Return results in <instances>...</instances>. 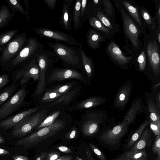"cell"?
<instances>
[{"mask_svg":"<svg viewBox=\"0 0 160 160\" xmlns=\"http://www.w3.org/2000/svg\"><path fill=\"white\" fill-rule=\"evenodd\" d=\"M80 51L82 64L88 78L90 80L94 73V68L91 58L88 57L82 48H79Z\"/></svg>","mask_w":160,"mask_h":160,"instance_id":"d4e9b609","label":"cell"},{"mask_svg":"<svg viewBox=\"0 0 160 160\" xmlns=\"http://www.w3.org/2000/svg\"><path fill=\"white\" fill-rule=\"evenodd\" d=\"M150 127L155 135L160 136V123L156 124L150 122Z\"/></svg>","mask_w":160,"mask_h":160,"instance_id":"f6af8a7d","label":"cell"},{"mask_svg":"<svg viewBox=\"0 0 160 160\" xmlns=\"http://www.w3.org/2000/svg\"><path fill=\"white\" fill-rule=\"evenodd\" d=\"M137 61L139 64V70L141 71H143L146 65V56L144 51H142L138 56Z\"/></svg>","mask_w":160,"mask_h":160,"instance_id":"8d00e7d4","label":"cell"},{"mask_svg":"<svg viewBox=\"0 0 160 160\" xmlns=\"http://www.w3.org/2000/svg\"><path fill=\"white\" fill-rule=\"evenodd\" d=\"M157 106L151 99L148 101V108L150 113V122L157 124L160 123V112L157 109Z\"/></svg>","mask_w":160,"mask_h":160,"instance_id":"f1b7e54d","label":"cell"},{"mask_svg":"<svg viewBox=\"0 0 160 160\" xmlns=\"http://www.w3.org/2000/svg\"><path fill=\"white\" fill-rule=\"evenodd\" d=\"M150 122V120H146L139 127L129 139L127 144L128 148H130L135 143L141 136L145 128Z\"/></svg>","mask_w":160,"mask_h":160,"instance_id":"f546056e","label":"cell"},{"mask_svg":"<svg viewBox=\"0 0 160 160\" xmlns=\"http://www.w3.org/2000/svg\"><path fill=\"white\" fill-rule=\"evenodd\" d=\"M123 4L126 9L134 20L139 25H141V22L138 9L125 1H123Z\"/></svg>","mask_w":160,"mask_h":160,"instance_id":"836d02e7","label":"cell"},{"mask_svg":"<svg viewBox=\"0 0 160 160\" xmlns=\"http://www.w3.org/2000/svg\"><path fill=\"white\" fill-rule=\"evenodd\" d=\"M10 152L7 150L0 148V156L9 155Z\"/></svg>","mask_w":160,"mask_h":160,"instance_id":"db71d44e","label":"cell"},{"mask_svg":"<svg viewBox=\"0 0 160 160\" xmlns=\"http://www.w3.org/2000/svg\"><path fill=\"white\" fill-rule=\"evenodd\" d=\"M72 87V83H68L48 90L42 97L41 101L43 102H52L70 91Z\"/></svg>","mask_w":160,"mask_h":160,"instance_id":"9a60e30c","label":"cell"},{"mask_svg":"<svg viewBox=\"0 0 160 160\" xmlns=\"http://www.w3.org/2000/svg\"><path fill=\"white\" fill-rule=\"evenodd\" d=\"M147 160V159H146V160Z\"/></svg>","mask_w":160,"mask_h":160,"instance_id":"003e7915","label":"cell"},{"mask_svg":"<svg viewBox=\"0 0 160 160\" xmlns=\"http://www.w3.org/2000/svg\"><path fill=\"white\" fill-rule=\"evenodd\" d=\"M39 69L35 58L18 67L13 72L11 80L12 82H18L21 86L25 85L31 79L34 81L38 80Z\"/></svg>","mask_w":160,"mask_h":160,"instance_id":"5b68a950","label":"cell"},{"mask_svg":"<svg viewBox=\"0 0 160 160\" xmlns=\"http://www.w3.org/2000/svg\"><path fill=\"white\" fill-rule=\"evenodd\" d=\"M4 142V140L3 138L0 134V144L3 143Z\"/></svg>","mask_w":160,"mask_h":160,"instance_id":"91938a15","label":"cell"},{"mask_svg":"<svg viewBox=\"0 0 160 160\" xmlns=\"http://www.w3.org/2000/svg\"><path fill=\"white\" fill-rule=\"evenodd\" d=\"M129 125L127 121L122 120L120 124L103 132L100 137L101 140L107 144L116 145L125 134Z\"/></svg>","mask_w":160,"mask_h":160,"instance_id":"30bf717a","label":"cell"},{"mask_svg":"<svg viewBox=\"0 0 160 160\" xmlns=\"http://www.w3.org/2000/svg\"><path fill=\"white\" fill-rule=\"evenodd\" d=\"M157 18L158 24V29L160 30V7L159 6L158 10L157 12Z\"/></svg>","mask_w":160,"mask_h":160,"instance_id":"6f0895ef","label":"cell"},{"mask_svg":"<svg viewBox=\"0 0 160 160\" xmlns=\"http://www.w3.org/2000/svg\"><path fill=\"white\" fill-rule=\"evenodd\" d=\"M149 63L155 74L158 76L160 72L159 48L156 41H149L147 47Z\"/></svg>","mask_w":160,"mask_h":160,"instance_id":"4fadbf2b","label":"cell"},{"mask_svg":"<svg viewBox=\"0 0 160 160\" xmlns=\"http://www.w3.org/2000/svg\"><path fill=\"white\" fill-rule=\"evenodd\" d=\"M92 2L94 3L95 4H98L99 2V0H94L92 1Z\"/></svg>","mask_w":160,"mask_h":160,"instance_id":"94428289","label":"cell"},{"mask_svg":"<svg viewBox=\"0 0 160 160\" xmlns=\"http://www.w3.org/2000/svg\"><path fill=\"white\" fill-rule=\"evenodd\" d=\"M19 85L18 82H12L0 92V107L13 95Z\"/></svg>","mask_w":160,"mask_h":160,"instance_id":"44dd1931","label":"cell"},{"mask_svg":"<svg viewBox=\"0 0 160 160\" xmlns=\"http://www.w3.org/2000/svg\"><path fill=\"white\" fill-rule=\"evenodd\" d=\"M103 3L107 14L111 16L112 13L113 7L110 1L109 0H104L103 1Z\"/></svg>","mask_w":160,"mask_h":160,"instance_id":"ee69618b","label":"cell"},{"mask_svg":"<svg viewBox=\"0 0 160 160\" xmlns=\"http://www.w3.org/2000/svg\"><path fill=\"white\" fill-rule=\"evenodd\" d=\"M141 14L143 18L148 24L152 25L153 24V19L147 11L144 9H142L141 11Z\"/></svg>","mask_w":160,"mask_h":160,"instance_id":"ab89813d","label":"cell"},{"mask_svg":"<svg viewBox=\"0 0 160 160\" xmlns=\"http://www.w3.org/2000/svg\"><path fill=\"white\" fill-rule=\"evenodd\" d=\"M131 91L130 84H124L118 91L115 101V106L118 109L124 107L128 102Z\"/></svg>","mask_w":160,"mask_h":160,"instance_id":"e0dca14e","label":"cell"},{"mask_svg":"<svg viewBox=\"0 0 160 160\" xmlns=\"http://www.w3.org/2000/svg\"><path fill=\"white\" fill-rule=\"evenodd\" d=\"M86 156L88 160H95L92 156L91 151L88 149L86 150Z\"/></svg>","mask_w":160,"mask_h":160,"instance_id":"f907efd6","label":"cell"},{"mask_svg":"<svg viewBox=\"0 0 160 160\" xmlns=\"http://www.w3.org/2000/svg\"><path fill=\"white\" fill-rule=\"evenodd\" d=\"M157 33H158V34H157V39L158 40L159 43H160V30L159 29H158V30L157 31Z\"/></svg>","mask_w":160,"mask_h":160,"instance_id":"680465c9","label":"cell"},{"mask_svg":"<svg viewBox=\"0 0 160 160\" xmlns=\"http://www.w3.org/2000/svg\"><path fill=\"white\" fill-rule=\"evenodd\" d=\"M17 29L9 30L0 33V47L4 48L5 45L12 40L17 34Z\"/></svg>","mask_w":160,"mask_h":160,"instance_id":"4dcf8cb0","label":"cell"},{"mask_svg":"<svg viewBox=\"0 0 160 160\" xmlns=\"http://www.w3.org/2000/svg\"><path fill=\"white\" fill-rule=\"evenodd\" d=\"M86 39L88 45L90 48L96 50L98 49L103 38L101 35L94 30L90 29L88 32Z\"/></svg>","mask_w":160,"mask_h":160,"instance_id":"7402d4cb","label":"cell"},{"mask_svg":"<svg viewBox=\"0 0 160 160\" xmlns=\"http://www.w3.org/2000/svg\"><path fill=\"white\" fill-rule=\"evenodd\" d=\"M14 15V13L10 12L7 6L2 5L0 7V28L7 26Z\"/></svg>","mask_w":160,"mask_h":160,"instance_id":"484cf974","label":"cell"},{"mask_svg":"<svg viewBox=\"0 0 160 160\" xmlns=\"http://www.w3.org/2000/svg\"><path fill=\"white\" fill-rule=\"evenodd\" d=\"M44 1L50 9L52 10H54L55 9L56 0H44Z\"/></svg>","mask_w":160,"mask_h":160,"instance_id":"bcb514c9","label":"cell"},{"mask_svg":"<svg viewBox=\"0 0 160 160\" xmlns=\"http://www.w3.org/2000/svg\"><path fill=\"white\" fill-rule=\"evenodd\" d=\"M44 48V45L36 37H29L25 45L13 61L8 70L14 69L28 62L35 57L39 51Z\"/></svg>","mask_w":160,"mask_h":160,"instance_id":"277c9868","label":"cell"},{"mask_svg":"<svg viewBox=\"0 0 160 160\" xmlns=\"http://www.w3.org/2000/svg\"><path fill=\"white\" fill-rule=\"evenodd\" d=\"M26 87V84L21 86L17 92L0 107V120L5 118L22 106L29 92Z\"/></svg>","mask_w":160,"mask_h":160,"instance_id":"52a82bcc","label":"cell"},{"mask_svg":"<svg viewBox=\"0 0 160 160\" xmlns=\"http://www.w3.org/2000/svg\"><path fill=\"white\" fill-rule=\"evenodd\" d=\"M156 103L157 107L160 108V92H159L157 94L156 97Z\"/></svg>","mask_w":160,"mask_h":160,"instance_id":"11a10c76","label":"cell"},{"mask_svg":"<svg viewBox=\"0 0 160 160\" xmlns=\"http://www.w3.org/2000/svg\"><path fill=\"white\" fill-rule=\"evenodd\" d=\"M106 102V99L100 97H92L85 99L77 105L78 109H84L102 105Z\"/></svg>","mask_w":160,"mask_h":160,"instance_id":"603a6c76","label":"cell"},{"mask_svg":"<svg viewBox=\"0 0 160 160\" xmlns=\"http://www.w3.org/2000/svg\"><path fill=\"white\" fill-rule=\"evenodd\" d=\"M3 48L0 47V53L2 52Z\"/></svg>","mask_w":160,"mask_h":160,"instance_id":"e7e4bbea","label":"cell"},{"mask_svg":"<svg viewBox=\"0 0 160 160\" xmlns=\"http://www.w3.org/2000/svg\"><path fill=\"white\" fill-rule=\"evenodd\" d=\"M57 148L61 152L65 153H70L72 152L71 149L66 146H60L58 147Z\"/></svg>","mask_w":160,"mask_h":160,"instance_id":"c3c4849f","label":"cell"},{"mask_svg":"<svg viewBox=\"0 0 160 160\" xmlns=\"http://www.w3.org/2000/svg\"><path fill=\"white\" fill-rule=\"evenodd\" d=\"M74 79L83 81L84 77L78 71L70 68H58L52 69L50 72L48 81H60L68 79Z\"/></svg>","mask_w":160,"mask_h":160,"instance_id":"8fae6325","label":"cell"},{"mask_svg":"<svg viewBox=\"0 0 160 160\" xmlns=\"http://www.w3.org/2000/svg\"><path fill=\"white\" fill-rule=\"evenodd\" d=\"M25 33L17 34L5 46L0 57V67L8 70L13 61L28 41Z\"/></svg>","mask_w":160,"mask_h":160,"instance_id":"3957f363","label":"cell"},{"mask_svg":"<svg viewBox=\"0 0 160 160\" xmlns=\"http://www.w3.org/2000/svg\"><path fill=\"white\" fill-rule=\"evenodd\" d=\"M160 85V83L159 82L155 85L154 87V89H156Z\"/></svg>","mask_w":160,"mask_h":160,"instance_id":"6125c7cd","label":"cell"},{"mask_svg":"<svg viewBox=\"0 0 160 160\" xmlns=\"http://www.w3.org/2000/svg\"><path fill=\"white\" fill-rule=\"evenodd\" d=\"M10 77V75L7 73L0 75V92L9 83Z\"/></svg>","mask_w":160,"mask_h":160,"instance_id":"74e56055","label":"cell"},{"mask_svg":"<svg viewBox=\"0 0 160 160\" xmlns=\"http://www.w3.org/2000/svg\"><path fill=\"white\" fill-rule=\"evenodd\" d=\"M79 92L78 89H75L70 91L62 95L57 100L51 102L48 107L57 104H67L71 102L76 96Z\"/></svg>","mask_w":160,"mask_h":160,"instance_id":"4316f807","label":"cell"},{"mask_svg":"<svg viewBox=\"0 0 160 160\" xmlns=\"http://www.w3.org/2000/svg\"><path fill=\"white\" fill-rule=\"evenodd\" d=\"M46 154L47 152H46L41 153L38 156L36 160H44Z\"/></svg>","mask_w":160,"mask_h":160,"instance_id":"f5cc1de1","label":"cell"},{"mask_svg":"<svg viewBox=\"0 0 160 160\" xmlns=\"http://www.w3.org/2000/svg\"><path fill=\"white\" fill-rule=\"evenodd\" d=\"M60 112V110L57 111L46 117L36 128L40 129L51 125L57 120Z\"/></svg>","mask_w":160,"mask_h":160,"instance_id":"d6a6232c","label":"cell"},{"mask_svg":"<svg viewBox=\"0 0 160 160\" xmlns=\"http://www.w3.org/2000/svg\"><path fill=\"white\" fill-rule=\"evenodd\" d=\"M142 102L140 98H137L131 105L130 108L124 117L123 121H127L130 124L135 120L136 115L140 111Z\"/></svg>","mask_w":160,"mask_h":160,"instance_id":"d6986e66","label":"cell"},{"mask_svg":"<svg viewBox=\"0 0 160 160\" xmlns=\"http://www.w3.org/2000/svg\"><path fill=\"white\" fill-rule=\"evenodd\" d=\"M60 157V154L58 151H52L47 153L44 160H56Z\"/></svg>","mask_w":160,"mask_h":160,"instance_id":"7bdbcfd3","label":"cell"},{"mask_svg":"<svg viewBox=\"0 0 160 160\" xmlns=\"http://www.w3.org/2000/svg\"><path fill=\"white\" fill-rule=\"evenodd\" d=\"M75 160H82L81 158L78 157H77L75 158Z\"/></svg>","mask_w":160,"mask_h":160,"instance_id":"be15d7a7","label":"cell"},{"mask_svg":"<svg viewBox=\"0 0 160 160\" xmlns=\"http://www.w3.org/2000/svg\"><path fill=\"white\" fill-rule=\"evenodd\" d=\"M107 116L105 112L102 110L92 111L85 114L82 125L83 134L88 136L95 134L100 125L106 120Z\"/></svg>","mask_w":160,"mask_h":160,"instance_id":"ba28073f","label":"cell"},{"mask_svg":"<svg viewBox=\"0 0 160 160\" xmlns=\"http://www.w3.org/2000/svg\"><path fill=\"white\" fill-rule=\"evenodd\" d=\"M6 1L12 11L13 12H18L23 14L26 17L28 21L30 22V19L28 14L23 9L19 1L7 0Z\"/></svg>","mask_w":160,"mask_h":160,"instance_id":"1f68e13d","label":"cell"},{"mask_svg":"<svg viewBox=\"0 0 160 160\" xmlns=\"http://www.w3.org/2000/svg\"><path fill=\"white\" fill-rule=\"evenodd\" d=\"M73 157L70 155H66L60 157L56 160H72Z\"/></svg>","mask_w":160,"mask_h":160,"instance_id":"816d5d0a","label":"cell"},{"mask_svg":"<svg viewBox=\"0 0 160 160\" xmlns=\"http://www.w3.org/2000/svg\"><path fill=\"white\" fill-rule=\"evenodd\" d=\"M97 18L105 26L110 29L112 28L111 22L105 14L101 11H98L96 12Z\"/></svg>","mask_w":160,"mask_h":160,"instance_id":"d590c367","label":"cell"},{"mask_svg":"<svg viewBox=\"0 0 160 160\" xmlns=\"http://www.w3.org/2000/svg\"><path fill=\"white\" fill-rule=\"evenodd\" d=\"M48 110L38 111L24 118L14 127L12 135L17 137H22L36 128L46 117Z\"/></svg>","mask_w":160,"mask_h":160,"instance_id":"8992f818","label":"cell"},{"mask_svg":"<svg viewBox=\"0 0 160 160\" xmlns=\"http://www.w3.org/2000/svg\"><path fill=\"white\" fill-rule=\"evenodd\" d=\"M151 133V131L149 128H146L141 137L135 142L132 150L136 151L143 150L148 145Z\"/></svg>","mask_w":160,"mask_h":160,"instance_id":"cb8c5ba5","label":"cell"},{"mask_svg":"<svg viewBox=\"0 0 160 160\" xmlns=\"http://www.w3.org/2000/svg\"><path fill=\"white\" fill-rule=\"evenodd\" d=\"M108 51L112 59L121 65L128 63L131 59V57H125L117 45L113 42L109 44Z\"/></svg>","mask_w":160,"mask_h":160,"instance_id":"ac0fdd59","label":"cell"},{"mask_svg":"<svg viewBox=\"0 0 160 160\" xmlns=\"http://www.w3.org/2000/svg\"><path fill=\"white\" fill-rule=\"evenodd\" d=\"M87 0H82L81 8V22L82 25L83 22L85 21V17L86 8L88 2Z\"/></svg>","mask_w":160,"mask_h":160,"instance_id":"60d3db41","label":"cell"},{"mask_svg":"<svg viewBox=\"0 0 160 160\" xmlns=\"http://www.w3.org/2000/svg\"><path fill=\"white\" fill-rule=\"evenodd\" d=\"M82 0H76L72 12L73 22L75 31H77L82 26L81 22V8Z\"/></svg>","mask_w":160,"mask_h":160,"instance_id":"83f0119b","label":"cell"},{"mask_svg":"<svg viewBox=\"0 0 160 160\" xmlns=\"http://www.w3.org/2000/svg\"><path fill=\"white\" fill-rule=\"evenodd\" d=\"M147 157L146 151L144 149L138 151L131 150L114 160H145Z\"/></svg>","mask_w":160,"mask_h":160,"instance_id":"ffe728a7","label":"cell"},{"mask_svg":"<svg viewBox=\"0 0 160 160\" xmlns=\"http://www.w3.org/2000/svg\"><path fill=\"white\" fill-rule=\"evenodd\" d=\"M35 32L41 37L49 39L61 41L70 45L82 48V43L73 37L64 32L43 27H39L34 29Z\"/></svg>","mask_w":160,"mask_h":160,"instance_id":"9c48e42d","label":"cell"},{"mask_svg":"<svg viewBox=\"0 0 160 160\" xmlns=\"http://www.w3.org/2000/svg\"><path fill=\"white\" fill-rule=\"evenodd\" d=\"M152 151L154 154L160 156V136H156L152 147Z\"/></svg>","mask_w":160,"mask_h":160,"instance_id":"f35d334b","label":"cell"},{"mask_svg":"<svg viewBox=\"0 0 160 160\" xmlns=\"http://www.w3.org/2000/svg\"><path fill=\"white\" fill-rule=\"evenodd\" d=\"M89 22L90 25L94 28L104 33H109L108 30L96 17L94 16L91 17L89 19Z\"/></svg>","mask_w":160,"mask_h":160,"instance_id":"e575fe53","label":"cell"},{"mask_svg":"<svg viewBox=\"0 0 160 160\" xmlns=\"http://www.w3.org/2000/svg\"><path fill=\"white\" fill-rule=\"evenodd\" d=\"M12 158L13 160H29L28 157L22 155H13Z\"/></svg>","mask_w":160,"mask_h":160,"instance_id":"681fc988","label":"cell"},{"mask_svg":"<svg viewBox=\"0 0 160 160\" xmlns=\"http://www.w3.org/2000/svg\"><path fill=\"white\" fill-rule=\"evenodd\" d=\"M89 145L92 151L101 160H106L104 155L99 149L91 143H89Z\"/></svg>","mask_w":160,"mask_h":160,"instance_id":"b9f144b4","label":"cell"},{"mask_svg":"<svg viewBox=\"0 0 160 160\" xmlns=\"http://www.w3.org/2000/svg\"><path fill=\"white\" fill-rule=\"evenodd\" d=\"M120 12L125 34L134 46L137 48L139 43L138 30L132 19L123 8L121 9Z\"/></svg>","mask_w":160,"mask_h":160,"instance_id":"7c38bea8","label":"cell"},{"mask_svg":"<svg viewBox=\"0 0 160 160\" xmlns=\"http://www.w3.org/2000/svg\"><path fill=\"white\" fill-rule=\"evenodd\" d=\"M65 125V121L64 120L57 119L51 125L41 128L17 141L16 145L23 146L25 148L32 147L55 134L63 128Z\"/></svg>","mask_w":160,"mask_h":160,"instance_id":"7a4b0ae2","label":"cell"},{"mask_svg":"<svg viewBox=\"0 0 160 160\" xmlns=\"http://www.w3.org/2000/svg\"><path fill=\"white\" fill-rule=\"evenodd\" d=\"M77 131V129L75 128H73L66 135V138L69 139L74 138L76 136Z\"/></svg>","mask_w":160,"mask_h":160,"instance_id":"7dc6e473","label":"cell"},{"mask_svg":"<svg viewBox=\"0 0 160 160\" xmlns=\"http://www.w3.org/2000/svg\"><path fill=\"white\" fill-rule=\"evenodd\" d=\"M39 109L38 107L30 108L4 119L0 122V127L5 129L13 128L24 118L38 111Z\"/></svg>","mask_w":160,"mask_h":160,"instance_id":"5bb4252c","label":"cell"},{"mask_svg":"<svg viewBox=\"0 0 160 160\" xmlns=\"http://www.w3.org/2000/svg\"><path fill=\"white\" fill-rule=\"evenodd\" d=\"M160 156H158V160H160Z\"/></svg>","mask_w":160,"mask_h":160,"instance_id":"03108f58","label":"cell"},{"mask_svg":"<svg viewBox=\"0 0 160 160\" xmlns=\"http://www.w3.org/2000/svg\"><path fill=\"white\" fill-rule=\"evenodd\" d=\"M73 0H65L62 4V9L60 24L66 30L70 32L72 29V12L70 9Z\"/></svg>","mask_w":160,"mask_h":160,"instance_id":"2e32d148","label":"cell"},{"mask_svg":"<svg viewBox=\"0 0 160 160\" xmlns=\"http://www.w3.org/2000/svg\"><path fill=\"white\" fill-rule=\"evenodd\" d=\"M24 2L26 6L25 11L28 14V13H30V12L29 11V5L28 2L27 0H24Z\"/></svg>","mask_w":160,"mask_h":160,"instance_id":"9f6ffc18","label":"cell"},{"mask_svg":"<svg viewBox=\"0 0 160 160\" xmlns=\"http://www.w3.org/2000/svg\"><path fill=\"white\" fill-rule=\"evenodd\" d=\"M46 43L63 66L78 68L82 66L79 48L68 46L59 42H47Z\"/></svg>","mask_w":160,"mask_h":160,"instance_id":"6da1fadb","label":"cell"}]
</instances>
